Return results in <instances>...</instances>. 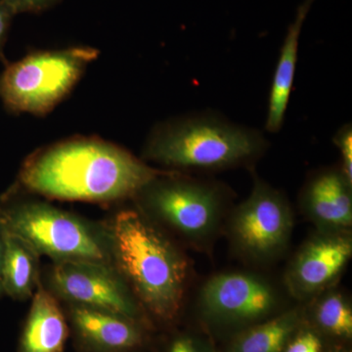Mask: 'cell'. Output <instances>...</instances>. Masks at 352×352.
Segmentation results:
<instances>
[{
	"label": "cell",
	"instance_id": "obj_1",
	"mask_svg": "<svg viewBox=\"0 0 352 352\" xmlns=\"http://www.w3.org/2000/svg\"><path fill=\"white\" fill-rule=\"evenodd\" d=\"M164 171L107 141L73 138L28 157L6 193L24 190L53 200L113 203L132 200Z\"/></svg>",
	"mask_w": 352,
	"mask_h": 352
},
{
	"label": "cell",
	"instance_id": "obj_2",
	"mask_svg": "<svg viewBox=\"0 0 352 352\" xmlns=\"http://www.w3.org/2000/svg\"><path fill=\"white\" fill-rule=\"evenodd\" d=\"M104 224L111 264L145 314L175 320L189 283L188 259L179 245L136 207L120 210Z\"/></svg>",
	"mask_w": 352,
	"mask_h": 352
},
{
	"label": "cell",
	"instance_id": "obj_3",
	"mask_svg": "<svg viewBox=\"0 0 352 352\" xmlns=\"http://www.w3.org/2000/svg\"><path fill=\"white\" fill-rule=\"evenodd\" d=\"M270 146L258 129L204 111L156 124L146 140L142 160L177 173L252 170Z\"/></svg>",
	"mask_w": 352,
	"mask_h": 352
},
{
	"label": "cell",
	"instance_id": "obj_4",
	"mask_svg": "<svg viewBox=\"0 0 352 352\" xmlns=\"http://www.w3.org/2000/svg\"><path fill=\"white\" fill-rule=\"evenodd\" d=\"M231 199V190L222 183L166 170L132 200L170 237L208 252L222 230Z\"/></svg>",
	"mask_w": 352,
	"mask_h": 352
},
{
	"label": "cell",
	"instance_id": "obj_5",
	"mask_svg": "<svg viewBox=\"0 0 352 352\" xmlns=\"http://www.w3.org/2000/svg\"><path fill=\"white\" fill-rule=\"evenodd\" d=\"M6 228L53 263L94 261L111 264L105 224L82 219L41 201L1 198ZM112 265V264H111Z\"/></svg>",
	"mask_w": 352,
	"mask_h": 352
},
{
	"label": "cell",
	"instance_id": "obj_6",
	"mask_svg": "<svg viewBox=\"0 0 352 352\" xmlns=\"http://www.w3.org/2000/svg\"><path fill=\"white\" fill-rule=\"evenodd\" d=\"M98 55L89 46L30 53L6 65L0 75V99L11 113L47 115L71 94Z\"/></svg>",
	"mask_w": 352,
	"mask_h": 352
},
{
	"label": "cell",
	"instance_id": "obj_7",
	"mask_svg": "<svg viewBox=\"0 0 352 352\" xmlns=\"http://www.w3.org/2000/svg\"><path fill=\"white\" fill-rule=\"evenodd\" d=\"M226 233L234 251L254 263H270L288 250L294 215L287 197L258 176L251 194L226 217Z\"/></svg>",
	"mask_w": 352,
	"mask_h": 352
},
{
	"label": "cell",
	"instance_id": "obj_8",
	"mask_svg": "<svg viewBox=\"0 0 352 352\" xmlns=\"http://www.w3.org/2000/svg\"><path fill=\"white\" fill-rule=\"evenodd\" d=\"M284 300L270 278L250 271H226L204 283L197 307L214 325L250 327L283 311Z\"/></svg>",
	"mask_w": 352,
	"mask_h": 352
},
{
	"label": "cell",
	"instance_id": "obj_9",
	"mask_svg": "<svg viewBox=\"0 0 352 352\" xmlns=\"http://www.w3.org/2000/svg\"><path fill=\"white\" fill-rule=\"evenodd\" d=\"M67 305L105 310L147 326V314L124 278L111 264L94 261L53 263L47 287Z\"/></svg>",
	"mask_w": 352,
	"mask_h": 352
},
{
	"label": "cell",
	"instance_id": "obj_10",
	"mask_svg": "<svg viewBox=\"0 0 352 352\" xmlns=\"http://www.w3.org/2000/svg\"><path fill=\"white\" fill-rule=\"evenodd\" d=\"M352 256L349 232L318 231L305 242L285 272L287 293L300 302L333 288Z\"/></svg>",
	"mask_w": 352,
	"mask_h": 352
},
{
	"label": "cell",
	"instance_id": "obj_11",
	"mask_svg": "<svg viewBox=\"0 0 352 352\" xmlns=\"http://www.w3.org/2000/svg\"><path fill=\"white\" fill-rule=\"evenodd\" d=\"M300 205L318 231H351L352 183L340 166H329L311 173L300 192Z\"/></svg>",
	"mask_w": 352,
	"mask_h": 352
},
{
	"label": "cell",
	"instance_id": "obj_12",
	"mask_svg": "<svg viewBox=\"0 0 352 352\" xmlns=\"http://www.w3.org/2000/svg\"><path fill=\"white\" fill-rule=\"evenodd\" d=\"M67 305L76 338L89 352H129L144 344V326L138 322L105 310Z\"/></svg>",
	"mask_w": 352,
	"mask_h": 352
},
{
	"label": "cell",
	"instance_id": "obj_13",
	"mask_svg": "<svg viewBox=\"0 0 352 352\" xmlns=\"http://www.w3.org/2000/svg\"><path fill=\"white\" fill-rule=\"evenodd\" d=\"M69 326L59 300L39 283L23 328L18 352H63Z\"/></svg>",
	"mask_w": 352,
	"mask_h": 352
},
{
	"label": "cell",
	"instance_id": "obj_14",
	"mask_svg": "<svg viewBox=\"0 0 352 352\" xmlns=\"http://www.w3.org/2000/svg\"><path fill=\"white\" fill-rule=\"evenodd\" d=\"M315 0H305L296 11L295 20L289 25L283 45L280 50L268 99L265 129L270 133H278L283 127L288 110L289 97L295 82L298 45L302 25Z\"/></svg>",
	"mask_w": 352,
	"mask_h": 352
},
{
	"label": "cell",
	"instance_id": "obj_15",
	"mask_svg": "<svg viewBox=\"0 0 352 352\" xmlns=\"http://www.w3.org/2000/svg\"><path fill=\"white\" fill-rule=\"evenodd\" d=\"M302 307L283 310L245 328L229 347L228 352H283L289 340L302 329Z\"/></svg>",
	"mask_w": 352,
	"mask_h": 352
},
{
	"label": "cell",
	"instance_id": "obj_16",
	"mask_svg": "<svg viewBox=\"0 0 352 352\" xmlns=\"http://www.w3.org/2000/svg\"><path fill=\"white\" fill-rule=\"evenodd\" d=\"M39 258L24 240L6 231L2 264L4 294L15 300H25L34 296L41 283Z\"/></svg>",
	"mask_w": 352,
	"mask_h": 352
},
{
	"label": "cell",
	"instance_id": "obj_17",
	"mask_svg": "<svg viewBox=\"0 0 352 352\" xmlns=\"http://www.w3.org/2000/svg\"><path fill=\"white\" fill-rule=\"evenodd\" d=\"M312 318L317 327L331 337H352V309L344 294L330 288L314 298Z\"/></svg>",
	"mask_w": 352,
	"mask_h": 352
},
{
	"label": "cell",
	"instance_id": "obj_18",
	"mask_svg": "<svg viewBox=\"0 0 352 352\" xmlns=\"http://www.w3.org/2000/svg\"><path fill=\"white\" fill-rule=\"evenodd\" d=\"M333 144L339 149L342 162L340 168L347 180L352 183V126L346 124L336 132L333 138Z\"/></svg>",
	"mask_w": 352,
	"mask_h": 352
},
{
	"label": "cell",
	"instance_id": "obj_19",
	"mask_svg": "<svg viewBox=\"0 0 352 352\" xmlns=\"http://www.w3.org/2000/svg\"><path fill=\"white\" fill-rule=\"evenodd\" d=\"M283 352H322V342L318 333L314 331L302 330L296 333Z\"/></svg>",
	"mask_w": 352,
	"mask_h": 352
},
{
	"label": "cell",
	"instance_id": "obj_20",
	"mask_svg": "<svg viewBox=\"0 0 352 352\" xmlns=\"http://www.w3.org/2000/svg\"><path fill=\"white\" fill-rule=\"evenodd\" d=\"M13 16L22 13H39L57 6L62 0H0Z\"/></svg>",
	"mask_w": 352,
	"mask_h": 352
},
{
	"label": "cell",
	"instance_id": "obj_21",
	"mask_svg": "<svg viewBox=\"0 0 352 352\" xmlns=\"http://www.w3.org/2000/svg\"><path fill=\"white\" fill-rule=\"evenodd\" d=\"M168 352H208L207 347L192 337V336L182 335L175 338L171 342Z\"/></svg>",
	"mask_w": 352,
	"mask_h": 352
},
{
	"label": "cell",
	"instance_id": "obj_22",
	"mask_svg": "<svg viewBox=\"0 0 352 352\" xmlns=\"http://www.w3.org/2000/svg\"><path fill=\"white\" fill-rule=\"evenodd\" d=\"M14 16L0 1V62L4 65L8 64L4 55V46L8 38L9 30L12 23Z\"/></svg>",
	"mask_w": 352,
	"mask_h": 352
},
{
	"label": "cell",
	"instance_id": "obj_23",
	"mask_svg": "<svg viewBox=\"0 0 352 352\" xmlns=\"http://www.w3.org/2000/svg\"><path fill=\"white\" fill-rule=\"evenodd\" d=\"M6 223L0 210V296L4 294L3 278H2V264H3L4 240H6Z\"/></svg>",
	"mask_w": 352,
	"mask_h": 352
},
{
	"label": "cell",
	"instance_id": "obj_24",
	"mask_svg": "<svg viewBox=\"0 0 352 352\" xmlns=\"http://www.w3.org/2000/svg\"><path fill=\"white\" fill-rule=\"evenodd\" d=\"M339 352H342V351H339Z\"/></svg>",
	"mask_w": 352,
	"mask_h": 352
}]
</instances>
